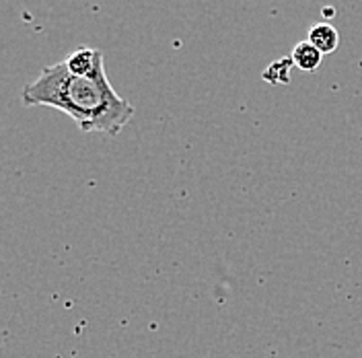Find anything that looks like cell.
<instances>
[{
    "label": "cell",
    "instance_id": "cell-4",
    "mask_svg": "<svg viewBox=\"0 0 362 358\" xmlns=\"http://www.w3.org/2000/svg\"><path fill=\"white\" fill-rule=\"evenodd\" d=\"M291 58H293L294 67L303 72H315L317 68L321 67V60H323V54L317 50L315 45L311 42H300L293 47L291 52Z\"/></svg>",
    "mask_w": 362,
    "mask_h": 358
},
{
    "label": "cell",
    "instance_id": "cell-1",
    "mask_svg": "<svg viewBox=\"0 0 362 358\" xmlns=\"http://www.w3.org/2000/svg\"><path fill=\"white\" fill-rule=\"evenodd\" d=\"M23 105H45L64 112L83 132L117 136L134 117V105L112 87L105 68L90 76L72 74L62 62L45 67L21 93Z\"/></svg>",
    "mask_w": 362,
    "mask_h": 358
},
{
    "label": "cell",
    "instance_id": "cell-5",
    "mask_svg": "<svg viewBox=\"0 0 362 358\" xmlns=\"http://www.w3.org/2000/svg\"><path fill=\"white\" fill-rule=\"evenodd\" d=\"M294 62L293 58H280L276 62H272L270 67L262 72V79L270 85H286L291 83V70H293Z\"/></svg>",
    "mask_w": 362,
    "mask_h": 358
},
{
    "label": "cell",
    "instance_id": "cell-2",
    "mask_svg": "<svg viewBox=\"0 0 362 358\" xmlns=\"http://www.w3.org/2000/svg\"><path fill=\"white\" fill-rule=\"evenodd\" d=\"M64 64L72 72L78 76H90L97 70H101L103 67V54L95 47H78L74 52H70L64 58Z\"/></svg>",
    "mask_w": 362,
    "mask_h": 358
},
{
    "label": "cell",
    "instance_id": "cell-3",
    "mask_svg": "<svg viewBox=\"0 0 362 358\" xmlns=\"http://www.w3.org/2000/svg\"><path fill=\"white\" fill-rule=\"evenodd\" d=\"M307 42H311L323 56H327L338 50L339 33L332 23H317L309 29Z\"/></svg>",
    "mask_w": 362,
    "mask_h": 358
}]
</instances>
